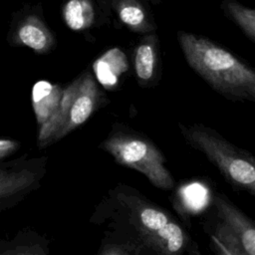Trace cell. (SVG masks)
I'll return each instance as SVG.
<instances>
[{"label": "cell", "instance_id": "obj_1", "mask_svg": "<svg viewBox=\"0 0 255 255\" xmlns=\"http://www.w3.org/2000/svg\"><path fill=\"white\" fill-rule=\"evenodd\" d=\"M107 217L114 229L108 242L124 244L133 255H200L182 222L133 186L121 183L111 191Z\"/></svg>", "mask_w": 255, "mask_h": 255}, {"label": "cell", "instance_id": "obj_2", "mask_svg": "<svg viewBox=\"0 0 255 255\" xmlns=\"http://www.w3.org/2000/svg\"><path fill=\"white\" fill-rule=\"evenodd\" d=\"M177 41L189 68L213 91L232 102L255 103V69L203 36L178 31Z\"/></svg>", "mask_w": 255, "mask_h": 255}, {"label": "cell", "instance_id": "obj_3", "mask_svg": "<svg viewBox=\"0 0 255 255\" xmlns=\"http://www.w3.org/2000/svg\"><path fill=\"white\" fill-rule=\"evenodd\" d=\"M182 138L202 153L235 190L255 196V156L228 140L220 132L200 123H179Z\"/></svg>", "mask_w": 255, "mask_h": 255}, {"label": "cell", "instance_id": "obj_4", "mask_svg": "<svg viewBox=\"0 0 255 255\" xmlns=\"http://www.w3.org/2000/svg\"><path fill=\"white\" fill-rule=\"evenodd\" d=\"M102 147L119 164L144 175L154 187L164 191L175 187L176 182L166 166L164 153L145 133L116 123Z\"/></svg>", "mask_w": 255, "mask_h": 255}, {"label": "cell", "instance_id": "obj_5", "mask_svg": "<svg viewBox=\"0 0 255 255\" xmlns=\"http://www.w3.org/2000/svg\"><path fill=\"white\" fill-rule=\"evenodd\" d=\"M201 225L215 254L255 255V219L224 193H212Z\"/></svg>", "mask_w": 255, "mask_h": 255}, {"label": "cell", "instance_id": "obj_6", "mask_svg": "<svg viewBox=\"0 0 255 255\" xmlns=\"http://www.w3.org/2000/svg\"><path fill=\"white\" fill-rule=\"evenodd\" d=\"M132 69L139 88L152 89L158 85L162 72L156 34H145L136 44L132 53Z\"/></svg>", "mask_w": 255, "mask_h": 255}, {"label": "cell", "instance_id": "obj_7", "mask_svg": "<svg viewBox=\"0 0 255 255\" xmlns=\"http://www.w3.org/2000/svg\"><path fill=\"white\" fill-rule=\"evenodd\" d=\"M101 94L92 75L88 74L79 82L76 95L69 108L68 129L74 128L85 123L97 109Z\"/></svg>", "mask_w": 255, "mask_h": 255}, {"label": "cell", "instance_id": "obj_8", "mask_svg": "<svg viewBox=\"0 0 255 255\" xmlns=\"http://www.w3.org/2000/svg\"><path fill=\"white\" fill-rule=\"evenodd\" d=\"M117 10L120 20L134 33L145 35L156 29L154 22L136 0H120Z\"/></svg>", "mask_w": 255, "mask_h": 255}, {"label": "cell", "instance_id": "obj_9", "mask_svg": "<svg viewBox=\"0 0 255 255\" xmlns=\"http://www.w3.org/2000/svg\"><path fill=\"white\" fill-rule=\"evenodd\" d=\"M61 94L58 87L46 81L37 82L32 91L34 110L39 123H47L60 105Z\"/></svg>", "mask_w": 255, "mask_h": 255}, {"label": "cell", "instance_id": "obj_10", "mask_svg": "<svg viewBox=\"0 0 255 255\" xmlns=\"http://www.w3.org/2000/svg\"><path fill=\"white\" fill-rule=\"evenodd\" d=\"M17 35L21 43L36 51L47 49L52 42L50 32L35 16H29L23 21Z\"/></svg>", "mask_w": 255, "mask_h": 255}, {"label": "cell", "instance_id": "obj_11", "mask_svg": "<svg viewBox=\"0 0 255 255\" xmlns=\"http://www.w3.org/2000/svg\"><path fill=\"white\" fill-rule=\"evenodd\" d=\"M63 17L70 29L85 30L94 22V7L90 0H69L64 6Z\"/></svg>", "mask_w": 255, "mask_h": 255}, {"label": "cell", "instance_id": "obj_12", "mask_svg": "<svg viewBox=\"0 0 255 255\" xmlns=\"http://www.w3.org/2000/svg\"><path fill=\"white\" fill-rule=\"evenodd\" d=\"M10 145H11V142L5 141V140H1L0 141V153L6 151Z\"/></svg>", "mask_w": 255, "mask_h": 255}, {"label": "cell", "instance_id": "obj_13", "mask_svg": "<svg viewBox=\"0 0 255 255\" xmlns=\"http://www.w3.org/2000/svg\"><path fill=\"white\" fill-rule=\"evenodd\" d=\"M149 1H151V2H153V3H157L159 0H149Z\"/></svg>", "mask_w": 255, "mask_h": 255}]
</instances>
